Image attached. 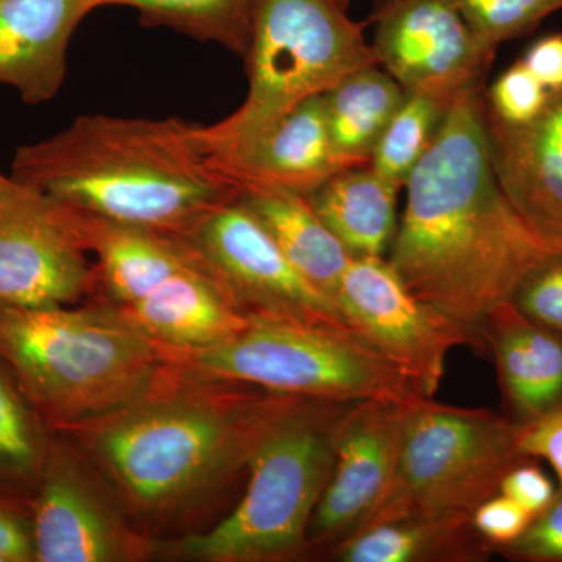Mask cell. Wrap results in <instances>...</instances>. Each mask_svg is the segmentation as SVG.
<instances>
[{
    "instance_id": "8d00e7d4",
    "label": "cell",
    "mask_w": 562,
    "mask_h": 562,
    "mask_svg": "<svg viewBox=\"0 0 562 562\" xmlns=\"http://www.w3.org/2000/svg\"><path fill=\"white\" fill-rule=\"evenodd\" d=\"M10 181V176H3V173L0 172V198H2L3 192L9 188Z\"/></svg>"
},
{
    "instance_id": "9c48e42d",
    "label": "cell",
    "mask_w": 562,
    "mask_h": 562,
    "mask_svg": "<svg viewBox=\"0 0 562 562\" xmlns=\"http://www.w3.org/2000/svg\"><path fill=\"white\" fill-rule=\"evenodd\" d=\"M36 562H138L154 538L138 530L72 439L55 431L31 505Z\"/></svg>"
},
{
    "instance_id": "8992f818",
    "label": "cell",
    "mask_w": 562,
    "mask_h": 562,
    "mask_svg": "<svg viewBox=\"0 0 562 562\" xmlns=\"http://www.w3.org/2000/svg\"><path fill=\"white\" fill-rule=\"evenodd\" d=\"M166 366L198 379L250 384L292 397L417 402L424 392L346 325L250 316L232 338L202 349H162Z\"/></svg>"
},
{
    "instance_id": "f1b7e54d",
    "label": "cell",
    "mask_w": 562,
    "mask_h": 562,
    "mask_svg": "<svg viewBox=\"0 0 562 562\" xmlns=\"http://www.w3.org/2000/svg\"><path fill=\"white\" fill-rule=\"evenodd\" d=\"M509 302L528 319L562 336V251H550L536 262Z\"/></svg>"
},
{
    "instance_id": "d6a6232c",
    "label": "cell",
    "mask_w": 562,
    "mask_h": 562,
    "mask_svg": "<svg viewBox=\"0 0 562 562\" xmlns=\"http://www.w3.org/2000/svg\"><path fill=\"white\" fill-rule=\"evenodd\" d=\"M517 449L528 460L549 462L562 491V408L517 425Z\"/></svg>"
},
{
    "instance_id": "836d02e7",
    "label": "cell",
    "mask_w": 562,
    "mask_h": 562,
    "mask_svg": "<svg viewBox=\"0 0 562 562\" xmlns=\"http://www.w3.org/2000/svg\"><path fill=\"white\" fill-rule=\"evenodd\" d=\"M0 562H36L31 506L0 495Z\"/></svg>"
},
{
    "instance_id": "5b68a950",
    "label": "cell",
    "mask_w": 562,
    "mask_h": 562,
    "mask_svg": "<svg viewBox=\"0 0 562 562\" xmlns=\"http://www.w3.org/2000/svg\"><path fill=\"white\" fill-rule=\"evenodd\" d=\"M353 402L295 398L251 458L236 508L209 531L154 538V557L194 562H276L305 550Z\"/></svg>"
},
{
    "instance_id": "cb8c5ba5",
    "label": "cell",
    "mask_w": 562,
    "mask_h": 562,
    "mask_svg": "<svg viewBox=\"0 0 562 562\" xmlns=\"http://www.w3.org/2000/svg\"><path fill=\"white\" fill-rule=\"evenodd\" d=\"M331 143L341 157L371 165L373 149L405 98V90L379 65L344 77L324 92Z\"/></svg>"
},
{
    "instance_id": "7a4b0ae2",
    "label": "cell",
    "mask_w": 562,
    "mask_h": 562,
    "mask_svg": "<svg viewBox=\"0 0 562 562\" xmlns=\"http://www.w3.org/2000/svg\"><path fill=\"white\" fill-rule=\"evenodd\" d=\"M295 398L166 366L143 397L58 432L72 439L132 522L151 536L198 512L247 472Z\"/></svg>"
},
{
    "instance_id": "52a82bcc",
    "label": "cell",
    "mask_w": 562,
    "mask_h": 562,
    "mask_svg": "<svg viewBox=\"0 0 562 562\" xmlns=\"http://www.w3.org/2000/svg\"><path fill=\"white\" fill-rule=\"evenodd\" d=\"M364 25L351 21L338 0H260L244 57L246 99L231 116L203 125L214 157L247 146L297 103L355 70L379 65Z\"/></svg>"
},
{
    "instance_id": "d4e9b609",
    "label": "cell",
    "mask_w": 562,
    "mask_h": 562,
    "mask_svg": "<svg viewBox=\"0 0 562 562\" xmlns=\"http://www.w3.org/2000/svg\"><path fill=\"white\" fill-rule=\"evenodd\" d=\"M55 431L0 361V495L31 506Z\"/></svg>"
},
{
    "instance_id": "484cf974",
    "label": "cell",
    "mask_w": 562,
    "mask_h": 562,
    "mask_svg": "<svg viewBox=\"0 0 562 562\" xmlns=\"http://www.w3.org/2000/svg\"><path fill=\"white\" fill-rule=\"evenodd\" d=\"M99 7L125 5L139 11L147 25H165L246 57L260 0H95Z\"/></svg>"
},
{
    "instance_id": "30bf717a",
    "label": "cell",
    "mask_w": 562,
    "mask_h": 562,
    "mask_svg": "<svg viewBox=\"0 0 562 562\" xmlns=\"http://www.w3.org/2000/svg\"><path fill=\"white\" fill-rule=\"evenodd\" d=\"M180 238L247 316L349 327L335 302L303 279L239 198L210 211Z\"/></svg>"
},
{
    "instance_id": "f546056e",
    "label": "cell",
    "mask_w": 562,
    "mask_h": 562,
    "mask_svg": "<svg viewBox=\"0 0 562 562\" xmlns=\"http://www.w3.org/2000/svg\"><path fill=\"white\" fill-rule=\"evenodd\" d=\"M550 92L541 81L516 61L484 90L486 109L498 120L512 125L528 124L542 113L549 102Z\"/></svg>"
},
{
    "instance_id": "3957f363",
    "label": "cell",
    "mask_w": 562,
    "mask_h": 562,
    "mask_svg": "<svg viewBox=\"0 0 562 562\" xmlns=\"http://www.w3.org/2000/svg\"><path fill=\"white\" fill-rule=\"evenodd\" d=\"M11 179L92 216L176 236L239 195L203 125L180 117L85 114L20 147Z\"/></svg>"
},
{
    "instance_id": "4fadbf2b",
    "label": "cell",
    "mask_w": 562,
    "mask_h": 562,
    "mask_svg": "<svg viewBox=\"0 0 562 562\" xmlns=\"http://www.w3.org/2000/svg\"><path fill=\"white\" fill-rule=\"evenodd\" d=\"M371 21L376 61L405 92L454 99L484 83L495 49L473 35L453 0H375Z\"/></svg>"
},
{
    "instance_id": "e0dca14e",
    "label": "cell",
    "mask_w": 562,
    "mask_h": 562,
    "mask_svg": "<svg viewBox=\"0 0 562 562\" xmlns=\"http://www.w3.org/2000/svg\"><path fill=\"white\" fill-rule=\"evenodd\" d=\"M95 9V0H0V85L29 105L54 99L70 38Z\"/></svg>"
},
{
    "instance_id": "8fae6325",
    "label": "cell",
    "mask_w": 562,
    "mask_h": 562,
    "mask_svg": "<svg viewBox=\"0 0 562 562\" xmlns=\"http://www.w3.org/2000/svg\"><path fill=\"white\" fill-rule=\"evenodd\" d=\"M98 286L76 210L11 179L0 198V302L72 306Z\"/></svg>"
},
{
    "instance_id": "d6986e66",
    "label": "cell",
    "mask_w": 562,
    "mask_h": 562,
    "mask_svg": "<svg viewBox=\"0 0 562 562\" xmlns=\"http://www.w3.org/2000/svg\"><path fill=\"white\" fill-rule=\"evenodd\" d=\"M480 335L490 342L514 422L562 408V336L524 316L512 302L492 310Z\"/></svg>"
},
{
    "instance_id": "83f0119b",
    "label": "cell",
    "mask_w": 562,
    "mask_h": 562,
    "mask_svg": "<svg viewBox=\"0 0 562 562\" xmlns=\"http://www.w3.org/2000/svg\"><path fill=\"white\" fill-rule=\"evenodd\" d=\"M469 27L484 46L498 44L532 31L562 0H453Z\"/></svg>"
},
{
    "instance_id": "d590c367",
    "label": "cell",
    "mask_w": 562,
    "mask_h": 562,
    "mask_svg": "<svg viewBox=\"0 0 562 562\" xmlns=\"http://www.w3.org/2000/svg\"><path fill=\"white\" fill-rule=\"evenodd\" d=\"M549 92L562 91V33L542 36L519 60Z\"/></svg>"
},
{
    "instance_id": "7c38bea8",
    "label": "cell",
    "mask_w": 562,
    "mask_h": 562,
    "mask_svg": "<svg viewBox=\"0 0 562 562\" xmlns=\"http://www.w3.org/2000/svg\"><path fill=\"white\" fill-rule=\"evenodd\" d=\"M351 330L416 382L425 397L441 386L447 355L483 344L475 333L428 305L383 257H353L335 297Z\"/></svg>"
},
{
    "instance_id": "9a60e30c",
    "label": "cell",
    "mask_w": 562,
    "mask_h": 562,
    "mask_svg": "<svg viewBox=\"0 0 562 562\" xmlns=\"http://www.w3.org/2000/svg\"><path fill=\"white\" fill-rule=\"evenodd\" d=\"M484 120L503 192L536 238L562 251V91L528 124H506L486 103Z\"/></svg>"
},
{
    "instance_id": "44dd1931",
    "label": "cell",
    "mask_w": 562,
    "mask_h": 562,
    "mask_svg": "<svg viewBox=\"0 0 562 562\" xmlns=\"http://www.w3.org/2000/svg\"><path fill=\"white\" fill-rule=\"evenodd\" d=\"M238 198L271 233L273 241L303 279L335 302L344 272L353 257L321 221L308 198L254 184L239 188Z\"/></svg>"
},
{
    "instance_id": "4dcf8cb0",
    "label": "cell",
    "mask_w": 562,
    "mask_h": 562,
    "mask_svg": "<svg viewBox=\"0 0 562 562\" xmlns=\"http://www.w3.org/2000/svg\"><path fill=\"white\" fill-rule=\"evenodd\" d=\"M498 552L513 561L562 562V491L516 542Z\"/></svg>"
},
{
    "instance_id": "4316f807",
    "label": "cell",
    "mask_w": 562,
    "mask_h": 562,
    "mask_svg": "<svg viewBox=\"0 0 562 562\" xmlns=\"http://www.w3.org/2000/svg\"><path fill=\"white\" fill-rule=\"evenodd\" d=\"M454 99L427 91L405 92L401 106L373 149L371 166L375 172L401 190L405 188L430 149Z\"/></svg>"
},
{
    "instance_id": "74e56055",
    "label": "cell",
    "mask_w": 562,
    "mask_h": 562,
    "mask_svg": "<svg viewBox=\"0 0 562 562\" xmlns=\"http://www.w3.org/2000/svg\"><path fill=\"white\" fill-rule=\"evenodd\" d=\"M351 0H338L339 5L342 7L344 10H349Z\"/></svg>"
},
{
    "instance_id": "1f68e13d",
    "label": "cell",
    "mask_w": 562,
    "mask_h": 562,
    "mask_svg": "<svg viewBox=\"0 0 562 562\" xmlns=\"http://www.w3.org/2000/svg\"><path fill=\"white\" fill-rule=\"evenodd\" d=\"M531 520L530 513L501 492L483 502L472 514L473 528L484 541L498 550L516 542Z\"/></svg>"
},
{
    "instance_id": "e575fe53",
    "label": "cell",
    "mask_w": 562,
    "mask_h": 562,
    "mask_svg": "<svg viewBox=\"0 0 562 562\" xmlns=\"http://www.w3.org/2000/svg\"><path fill=\"white\" fill-rule=\"evenodd\" d=\"M557 486L546 472L531 460L520 461L506 473L501 486V494L512 498L532 519L546 512L558 495Z\"/></svg>"
},
{
    "instance_id": "5bb4252c",
    "label": "cell",
    "mask_w": 562,
    "mask_h": 562,
    "mask_svg": "<svg viewBox=\"0 0 562 562\" xmlns=\"http://www.w3.org/2000/svg\"><path fill=\"white\" fill-rule=\"evenodd\" d=\"M414 403L390 398L351 403L336 442L330 480L310 524L305 549L331 552L375 512L394 479L406 417Z\"/></svg>"
},
{
    "instance_id": "ac0fdd59",
    "label": "cell",
    "mask_w": 562,
    "mask_h": 562,
    "mask_svg": "<svg viewBox=\"0 0 562 562\" xmlns=\"http://www.w3.org/2000/svg\"><path fill=\"white\" fill-rule=\"evenodd\" d=\"M76 213L85 247L95 258L99 284L113 305L131 306L177 273L202 266L180 236Z\"/></svg>"
},
{
    "instance_id": "6da1fadb",
    "label": "cell",
    "mask_w": 562,
    "mask_h": 562,
    "mask_svg": "<svg viewBox=\"0 0 562 562\" xmlns=\"http://www.w3.org/2000/svg\"><path fill=\"white\" fill-rule=\"evenodd\" d=\"M484 90L482 83L457 95L406 181V209L387 258L416 297L480 339L484 317L550 254L495 176Z\"/></svg>"
},
{
    "instance_id": "2e32d148",
    "label": "cell",
    "mask_w": 562,
    "mask_h": 562,
    "mask_svg": "<svg viewBox=\"0 0 562 562\" xmlns=\"http://www.w3.org/2000/svg\"><path fill=\"white\" fill-rule=\"evenodd\" d=\"M216 160L239 188H279L305 198L335 173L362 166L333 146L322 94L297 103L258 138Z\"/></svg>"
},
{
    "instance_id": "603a6c76",
    "label": "cell",
    "mask_w": 562,
    "mask_h": 562,
    "mask_svg": "<svg viewBox=\"0 0 562 562\" xmlns=\"http://www.w3.org/2000/svg\"><path fill=\"white\" fill-rule=\"evenodd\" d=\"M398 191L371 165H362L335 173L308 201L351 257H383L397 232Z\"/></svg>"
},
{
    "instance_id": "277c9868",
    "label": "cell",
    "mask_w": 562,
    "mask_h": 562,
    "mask_svg": "<svg viewBox=\"0 0 562 562\" xmlns=\"http://www.w3.org/2000/svg\"><path fill=\"white\" fill-rule=\"evenodd\" d=\"M0 361L54 431H68L143 397L166 371L160 347L113 303L0 302Z\"/></svg>"
},
{
    "instance_id": "ffe728a7",
    "label": "cell",
    "mask_w": 562,
    "mask_h": 562,
    "mask_svg": "<svg viewBox=\"0 0 562 562\" xmlns=\"http://www.w3.org/2000/svg\"><path fill=\"white\" fill-rule=\"evenodd\" d=\"M162 349L191 350L232 338L249 324L203 266L166 280L143 301L117 306Z\"/></svg>"
},
{
    "instance_id": "7402d4cb",
    "label": "cell",
    "mask_w": 562,
    "mask_h": 562,
    "mask_svg": "<svg viewBox=\"0 0 562 562\" xmlns=\"http://www.w3.org/2000/svg\"><path fill=\"white\" fill-rule=\"evenodd\" d=\"M492 547L468 514L408 516L372 525L331 550L341 562H465L490 558Z\"/></svg>"
},
{
    "instance_id": "ba28073f",
    "label": "cell",
    "mask_w": 562,
    "mask_h": 562,
    "mask_svg": "<svg viewBox=\"0 0 562 562\" xmlns=\"http://www.w3.org/2000/svg\"><path fill=\"white\" fill-rule=\"evenodd\" d=\"M517 425L491 409L414 403L394 479L358 531L408 516H472L501 492L506 473L528 460L517 449Z\"/></svg>"
}]
</instances>
